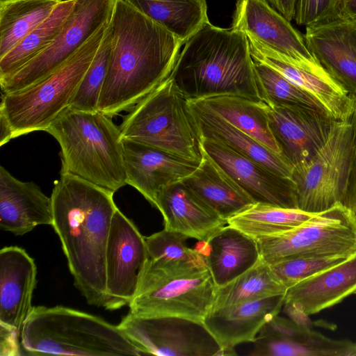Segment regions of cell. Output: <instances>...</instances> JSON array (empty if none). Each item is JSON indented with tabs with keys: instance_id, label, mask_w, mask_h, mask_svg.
I'll return each instance as SVG.
<instances>
[{
	"instance_id": "1",
	"label": "cell",
	"mask_w": 356,
	"mask_h": 356,
	"mask_svg": "<svg viewBox=\"0 0 356 356\" xmlns=\"http://www.w3.org/2000/svg\"><path fill=\"white\" fill-rule=\"evenodd\" d=\"M108 65L98 111L112 118L130 111L171 74L184 42L124 0L110 20Z\"/></svg>"
},
{
	"instance_id": "2",
	"label": "cell",
	"mask_w": 356,
	"mask_h": 356,
	"mask_svg": "<svg viewBox=\"0 0 356 356\" xmlns=\"http://www.w3.org/2000/svg\"><path fill=\"white\" fill-rule=\"evenodd\" d=\"M114 192L69 173H60L51 195L52 226L61 242L76 287L88 303L104 307L106 250L118 208Z\"/></svg>"
},
{
	"instance_id": "3",
	"label": "cell",
	"mask_w": 356,
	"mask_h": 356,
	"mask_svg": "<svg viewBox=\"0 0 356 356\" xmlns=\"http://www.w3.org/2000/svg\"><path fill=\"white\" fill-rule=\"evenodd\" d=\"M189 101L220 95L266 99L246 34L209 22L184 44L170 74Z\"/></svg>"
},
{
	"instance_id": "4",
	"label": "cell",
	"mask_w": 356,
	"mask_h": 356,
	"mask_svg": "<svg viewBox=\"0 0 356 356\" xmlns=\"http://www.w3.org/2000/svg\"><path fill=\"white\" fill-rule=\"evenodd\" d=\"M99 112L65 108L44 131L61 149L60 173L116 192L127 184L120 127Z\"/></svg>"
},
{
	"instance_id": "5",
	"label": "cell",
	"mask_w": 356,
	"mask_h": 356,
	"mask_svg": "<svg viewBox=\"0 0 356 356\" xmlns=\"http://www.w3.org/2000/svg\"><path fill=\"white\" fill-rule=\"evenodd\" d=\"M32 355H143L118 325L62 306L33 307L21 332Z\"/></svg>"
},
{
	"instance_id": "6",
	"label": "cell",
	"mask_w": 356,
	"mask_h": 356,
	"mask_svg": "<svg viewBox=\"0 0 356 356\" xmlns=\"http://www.w3.org/2000/svg\"><path fill=\"white\" fill-rule=\"evenodd\" d=\"M110 19L49 76L24 90L2 93L1 146L22 135L44 131L69 106L99 49Z\"/></svg>"
},
{
	"instance_id": "7",
	"label": "cell",
	"mask_w": 356,
	"mask_h": 356,
	"mask_svg": "<svg viewBox=\"0 0 356 356\" xmlns=\"http://www.w3.org/2000/svg\"><path fill=\"white\" fill-rule=\"evenodd\" d=\"M218 286L200 256L187 261L147 258L129 312L145 316H172L203 323Z\"/></svg>"
},
{
	"instance_id": "8",
	"label": "cell",
	"mask_w": 356,
	"mask_h": 356,
	"mask_svg": "<svg viewBox=\"0 0 356 356\" xmlns=\"http://www.w3.org/2000/svg\"><path fill=\"white\" fill-rule=\"evenodd\" d=\"M121 138L196 161L203 156L202 136L190 101L170 76L124 117Z\"/></svg>"
},
{
	"instance_id": "9",
	"label": "cell",
	"mask_w": 356,
	"mask_h": 356,
	"mask_svg": "<svg viewBox=\"0 0 356 356\" xmlns=\"http://www.w3.org/2000/svg\"><path fill=\"white\" fill-rule=\"evenodd\" d=\"M356 131V114L334 120L328 138L306 163L293 167L298 209L321 213L343 203Z\"/></svg>"
},
{
	"instance_id": "10",
	"label": "cell",
	"mask_w": 356,
	"mask_h": 356,
	"mask_svg": "<svg viewBox=\"0 0 356 356\" xmlns=\"http://www.w3.org/2000/svg\"><path fill=\"white\" fill-rule=\"evenodd\" d=\"M257 241L260 258L268 265L298 257H350L356 253V218L339 203L296 227Z\"/></svg>"
},
{
	"instance_id": "11",
	"label": "cell",
	"mask_w": 356,
	"mask_h": 356,
	"mask_svg": "<svg viewBox=\"0 0 356 356\" xmlns=\"http://www.w3.org/2000/svg\"><path fill=\"white\" fill-rule=\"evenodd\" d=\"M115 0H76L54 40L5 82L2 93L24 90L49 76L111 17Z\"/></svg>"
},
{
	"instance_id": "12",
	"label": "cell",
	"mask_w": 356,
	"mask_h": 356,
	"mask_svg": "<svg viewBox=\"0 0 356 356\" xmlns=\"http://www.w3.org/2000/svg\"><path fill=\"white\" fill-rule=\"evenodd\" d=\"M144 355L222 356L224 352L202 323L129 312L118 325Z\"/></svg>"
},
{
	"instance_id": "13",
	"label": "cell",
	"mask_w": 356,
	"mask_h": 356,
	"mask_svg": "<svg viewBox=\"0 0 356 356\" xmlns=\"http://www.w3.org/2000/svg\"><path fill=\"white\" fill-rule=\"evenodd\" d=\"M145 236L117 208L106 250V299L104 307L118 309L134 298L147 259Z\"/></svg>"
},
{
	"instance_id": "14",
	"label": "cell",
	"mask_w": 356,
	"mask_h": 356,
	"mask_svg": "<svg viewBox=\"0 0 356 356\" xmlns=\"http://www.w3.org/2000/svg\"><path fill=\"white\" fill-rule=\"evenodd\" d=\"M232 27L252 35L295 65L327 72L308 49L304 36L265 0H238Z\"/></svg>"
},
{
	"instance_id": "15",
	"label": "cell",
	"mask_w": 356,
	"mask_h": 356,
	"mask_svg": "<svg viewBox=\"0 0 356 356\" xmlns=\"http://www.w3.org/2000/svg\"><path fill=\"white\" fill-rule=\"evenodd\" d=\"M269 124L282 155L293 166L307 163L327 140L335 120L297 104H267Z\"/></svg>"
},
{
	"instance_id": "16",
	"label": "cell",
	"mask_w": 356,
	"mask_h": 356,
	"mask_svg": "<svg viewBox=\"0 0 356 356\" xmlns=\"http://www.w3.org/2000/svg\"><path fill=\"white\" fill-rule=\"evenodd\" d=\"M202 147L254 202L298 209L291 179L211 139L202 138Z\"/></svg>"
},
{
	"instance_id": "17",
	"label": "cell",
	"mask_w": 356,
	"mask_h": 356,
	"mask_svg": "<svg viewBox=\"0 0 356 356\" xmlns=\"http://www.w3.org/2000/svg\"><path fill=\"white\" fill-rule=\"evenodd\" d=\"M356 292V253L289 288L284 295L286 314L309 326V315L332 307Z\"/></svg>"
},
{
	"instance_id": "18",
	"label": "cell",
	"mask_w": 356,
	"mask_h": 356,
	"mask_svg": "<svg viewBox=\"0 0 356 356\" xmlns=\"http://www.w3.org/2000/svg\"><path fill=\"white\" fill-rule=\"evenodd\" d=\"M245 34L254 60L274 69L308 93L334 120H346L355 115L356 96L328 72H319L295 65L252 35Z\"/></svg>"
},
{
	"instance_id": "19",
	"label": "cell",
	"mask_w": 356,
	"mask_h": 356,
	"mask_svg": "<svg viewBox=\"0 0 356 356\" xmlns=\"http://www.w3.org/2000/svg\"><path fill=\"white\" fill-rule=\"evenodd\" d=\"M252 343L251 356H356V342L329 338L278 315L261 327Z\"/></svg>"
},
{
	"instance_id": "20",
	"label": "cell",
	"mask_w": 356,
	"mask_h": 356,
	"mask_svg": "<svg viewBox=\"0 0 356 356\" xmlns=\"http://www.w3.org/2000/svg\"><path fill=\"white\" fill-rule=\"evenodd\" d=\"M127 184L135 188L154 207L159 193L193 173L200 161L122 138Z\"/></svg>"
},
{
	"instance_id": "21",
	"label": "cell",
	"mask_w": 356,
	"mask_h": 356,
	"mask_svg": "<svg viewBox=\"0 0 356 356\" xmlns=\"http://www.w3.org/2000/svg\"><path fill=\"white\" fill-rule=\"evenodd\" d=\"M303 36L327 72L356 96V22L339 18L307 26Z\"/></svg>"
},
{
	"instance_id": "22",
	"label": "cell",
	"mask_w": 356,
	"mask_h": 356,
	"mask_svg": "<svg viewBox=\"0 0 356 356\" xmlns=\"http://www.w3.org/2000/svg\"><path fill=\"white\" fill-rule=\"evenodd\" d=\"M284 295L211 309L203 324L222 348L224 355H235L236 346L252 342L261 327L279 314Z\"/></svg>"
},
{
	"instance_id": "23",
	"label": "cell",
	"mask_w": 356,
	"mask_h": 356,
	"mask_svg": "<svg viewBox=\"0 0 356 356\" xmlns=\"http://www.w3.org/2000/svg\"><path fill=\"white\" fill-rule=\"evenodd\" d=\"M34 260L22 248L4 247L0 251V324L21 334L33 309L36 284Z\"/></svg>"
},
{
	"instance_id": "24",
	"label": "cell",
	"mask_w": 356,
	"mask_h": 356,
	"mask_svg": "<svg viewBox=\"0 0 356 356\" xmlns=\"http://www.w3.org/2000/svg\"><path fill=\"white\" fill-rule=\"evenodd\" d=\"M51 197L35 183L22 181L0 167V227L15 235H24L36 226L52 225Z\"/></svg>"
},
{
	"instance_id": "25",
	"label": "cell",
	"mask_w": 356,
	"mask_h": 356,
	"mask_svg": "<svg viewBox=\"0 0 356 356\" xmlns=\"http://www.w3.org/2000/svg\"><path fill=\"white\" fill-rule=\"evenodd\" d=\"M164 228L200 241H207L227 225L219 216L181 181L163 188L156 200Z\"/></svg>"
},
{
	"instance_id": "26",
	"label": "cell",
	"mask_w": 356,
	"mask_h": 356,
	"mask_svg": "<svg viewBox=\"0 0 356 356\" xmlns=\"http://www.w3.org/2000/svg\"><path fill=\"white\" fill-rule=\"evenodd\" d=\"M195 248L204 255L218 287L234 280L260 259L257 241L228 225Z\"/></svg>"
},
{
	"instance_id": "27",
	"label": "cell",
	"mask_w": 356,
	"mask_h": 356,
	"mask_svg": "<svg viewBox=\"0 0 356 356\" xmlns=\"http://www.w3.org/2000/svg\"><path fill=\"white\" fill-rule=\"evenodd\" d=\"M202 138L218 142L292 180L293 167L281 155L239 130L200 101H190ZM293 181V180H292Z\"/></svg>"
},
{
	"instance_id": "28",
	"label": "cell",
	"mask_w": 356,
	"mask_h": 356,
	"mask_svg": "<svg viewBox=\"0 0 356 356\" xmlns=\"http://www.w3.org/2000/svg\"><path fill=\"white\" fill-rule=\"evenodd\" d=\"M181 181L226 220L255 203L204 151L198 167Z\"/></svg>"
},
{
	"instance_id": "29",
	"label": "cell",
	"mask_w": 356,
	"mask_h": 356,
	"mask_svg": "<svg viewBox=\"0 0 356 356\" xmlns=\"http://www.w3.org/2000/svg\"><path fill=\"white\" fill-rule=\"evenodd\" d=\"M196 101L201 102L236 128L282 155L270 127L267 104L264 102L234 95L214 96Z\"/></svg>"
},
{
	"instance_id": "30",
	"label": "cell",
	"mask_w": 356,
	"mask_h": 356,
	"mask_svg": "<svg viewBox=\"0 0 356 356\" xmlns=\"http://www.w3.org/2000/svg\"><path fill=\"white\" fill-rule=\"evenodd\" d=\"M185 43L209 22L206 0H124Z\"/></svg>"
},
{
	"instance_id": "31",
	"label": "cell",
	"mask_w": 356,
	"mask_h": 356,
	"mask_svg": "<svg viewBox=\"0 0 356 356\" xmlns=\"http://www.w3.org/2000/svg\"><path fill=\"white\" fill-rule=\"evenodd\" d=\"M318 213L255 202L227 221L230 227L258 241L287 232Z\"/></svg>"
},
{
	"instance_id": "32",
	"label": "cell",
	"mask_w": 356,
	"mask_h": 356,
	"mask_svg": "<svg viewBox=\"0 0 356 356\" xmlns=\"http://www.w3.org/2000/svg\"><path fill=\"white\" fill-rule=\"evenodd\" d=\"M57 0L0 1V58L52 13Z\"/></svg>"
},
{
	"instance_id": "33",
	"label": "cell",
	"mask_w": 356,
	"mask_h": 356,
	"mask_svg": "<svg viewBox=\"0 0 356 356\" xmlns=\"http://www.w3.org/2000/svg\"><path fill=\"white\" fill-rule=\"evenodd\" d=\"M75 3L76 0L59 2L45 21L0 58V84L49 45L72 13Z\"/></svg>"
},
{
	"instance_id": "34",
	"label": "cell",
	"mask_w": 356,
	"mask_h": 356,
	"mask_svg": "<svg viewBox=\"0 0 356 356\" xmlns=\"http://www.w3.org/2000/svg\"><path fill=\"white\" fill-rule=\"evenodd\" d=\"M287 289L260 258L252 268L228 284L218 287L211 309L285 295Z\"/></svg>"
},
{
	"instance_id": "35",
	"label": "cell",
	"mask_w": 356,
	"mask_h": 356,
	"mask_svg": "<svg viewBox=\"0 0 356 356\" xmlns=\"http://www.w3.org/2000/svg\"><path fill=\"white\" fill-rule=\"evenodd\" d=\"M111 41V31L109 22L99 49L73 96L69 107L88 112L98 111L99 97L108 69Z\"/></svg>"
},
{
	"instance_id": "36",
	"label": "cell",
	"mask_w": 356,
	"mask_h": 356,
	"mask_svg": "<svg viewBox=\"0 0 356 356\" xmlns=\"http://www.w3.org/2000/svg\"><path fill=\"white\" fill-rule=\"evenodd\" d=\"M254 62L256 74L267 104H297L324 111L312 96L280 73L264 63L256 60Z\"/></svg>"
},
{
	"instance_id": "37",
	"label": "cell",
	"mask_w": 356,
	"mask_h": 356,
	"mask_svg": "<svg viewBox=\"0 0 356 356\" xmlns=\"http://www.w3.org/2000/svg\"><path fill=\"white\" fill-rule=\"evenodd\" d=\"M348 257L341 255L298 257L269 266L275 277L288 289L298 282L343 261Z\"/></svg>"
},
{
	"instance_id": "38",
	"label": "cell",
	"mask_w": 356,
	"mask_h": 356,
	"mask_svg": "<svg viewBox=\"0 0 356 356\" xmlns=\"http://www.w3.org/2000/svg\"><path fill=\"white\" fill-rule=\"evenodd\" d=\"M147 258L160 261H187L200 256L195 248H190L186 241L188 237L183 234L163 229L149 236H145Z\"/></svg>"
},
{
	"instance_id": "39",
	"label": "cell",
	"mask_w": 356,
	"mask_h": 356,
	"mask_svg": "<svg viewBox=\"0 0 356 356\" xmlns=\"http://www.w3.org/2000/svg\"><path fill=\"white\" fill-rule=\"evenodd\" d=\"M345 0H296L294 20L310 26L341 18Z\"/></svg>"
},
{
	"instance_id": "40",
	"label": "cell",
	"mask_w": 356,
	"mask_h": 356,
	"mask_svg": "<svg viewBox=\"0 0 356 356\" xmlns=\"http://www.w3.org/2000/svg\"><path fill=\"white\" fill-rule=\"evenodd\" d=\"M342 204L356 218V131L346 195Z\"/></svg>"
},
{
	"instance_id": "41",
	"label": "cell",
	"mask_w": 356,
	"mask_h": 356,
	"mask_svg": "<svg viewBox=\"0 0 356 356\" xmlns=\"http://www.w3.org/2000/svg\"><path fill=\"white\" fill-rule=\"evenodd\" d=\"M1 327V355H21L18 343L19 332L15 330L0 324Z\"/></svg>"
},
{
	"instance_id": "42",
	"label": "cell",
	"mask_w": 356,
	"mask_h": 356,
	"mask_svg": "<svg viewBox=\"0 0 356 356\" xmlns=\"http://www.w3.org/2000/svg\"><path fill=\"white\" fill-rule=\"evenodd\" d=\"M289 22L294 19L296 0H265Z\"/></svg>"
},
{
	"instance_id": "43",
	"label": "cell",
	"mask_w": 356,
	"mask_h": 356,
	"mask_svg": "<svg viewBox=\"0 0 356 356\" xmlns=\"http://www.w3.org/2000/svg\"><path fill=\"white\" fill-rule=\"evenodd\" d=\"M341 18L356 22V0L344 1Z\"/></svg>"
},
{
	"instance_id": "44",
	"label": "cell",
	"mask_w": 356,
	"mask_h": 356,
	"mask_svg": "<svg viewBox=\"0 0 356 356\" xmlns=\"http://www.w3.org/2000/svg\"><path fill=\"white\" fill-rule=\"evenodd\" d=\"M0 1H6V0H0ZM59 2H62V1H70V0H57Z\"/></svg>"
},
{
	"instance_id": "45",
	"label": "cell",
	"mask_w": 356,
	"mask_h": 356,
	"mask_svg": "<svg viewBox=\"0 0 356 356\" xmlns=\"http://www.w3.org/2000/svg\"><path fill=\"white\" fill-rule=\"evenodd\" d=\"M354 294L356 295V292Z\"/></svg>"
}]
</instances>
